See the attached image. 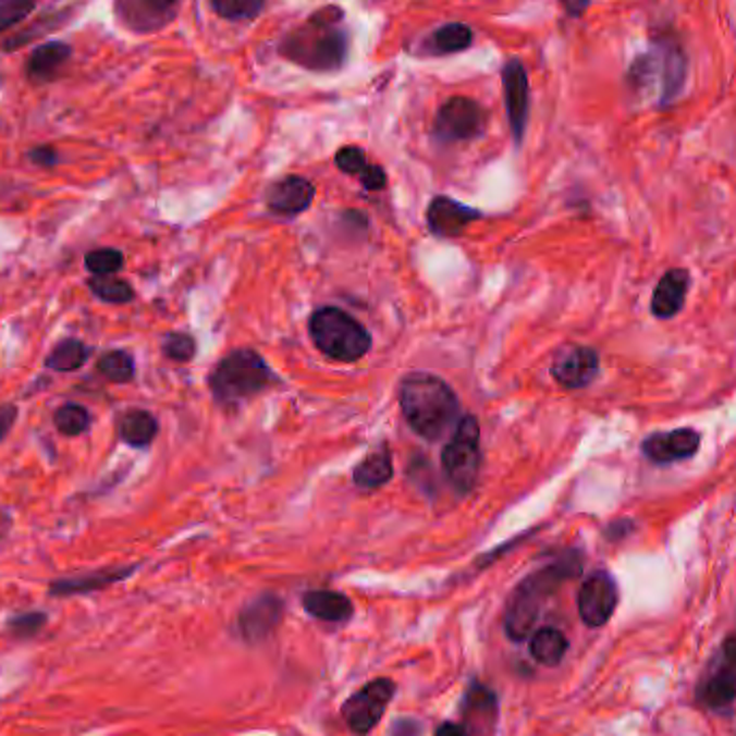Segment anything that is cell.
I'll list each match as a JSON object with an SVG mask.
<instances>
[{
	"instance_id": "cell-5",
	"label": "cell",
	"mask_w": 736,
	"mask_h": 736,
	"mask_svg": "<svg viewBox=\"0 0 736 736\" xmlns=\"http://www.w3.org/2000/svg\"><path fill=\"white\" fill-rule=\"evenodd\" d=\"M270 365L255 349H235L226 354L209 375V388L218 403H244L277 383Z\"/></svg>"
},
{
	"instance_id": "cell-41",
	"label": "cell",
	"mask_w": 736,
	"mask_h": 736,
	"mask_svg": "<svg viewBox=\"0 0 736 736\" xmlns=\"http://www.w3.org/2000/svg\"><path fill=\"white\" fill-rule=\"evenodd\" d=\"M562 4V9L571 15V17H579L584 15V11L588 9L590 0H557Z\"/></svg>"
},
{
	"instance_id": "cell-2",
	"label": "cell",
	"mask_w": 736,
	"mask_h": 736,
	"mask_svg": "<svg viewBox=\"0 0 736 736\" xmlns=\"http://www.w3.org/2000/svg\"><path fill=\"white\" fill-rule=\"evenodd\" d=\"M280 54L291 63L312 70H339L347 59V35L343 28V11L323 7L304 24L291 30L280 44Z\"/></svg>"
},
{
	"instance_id": "cell-35",
	"label": "cell",
	"mask_w": 736,
	"mask_h": 736,
	"mask_svg": "<svg viewBox=\"0 0 736 736\" xmlns=\"http://www.w3.org/2000/svg\"><path fill=\"white\" fill-rule=\"evenodd\" d=\"M162 352L167 358L175 363H189L196 354V341L184 332H173V334H167L162 343Z\"/></svg>"
},
{
	"instance_id": "cell-10",
	"label": "cell",
	"mask_w": 736,
	"mask_h": 736,
	"mask_svg": "<svg viewBox=\"0 0 736 736\" xmlns=\"http://www.w3.org/2000/svg\"><path fill=\"white\" fill-rule=\"evenodd\" d=\"M616 605H618V586L610 573L597 571L581 584L577 594V610L584 625L592 629L603 627L614 616Z\"/></svg>"
},
{
	"instance_id": "cell-4",
	"label": "cell",
	"mask_w": 736,
	"mask_h": 736,
	"mask_svg": "<svg viewBox=\"0 0 736 736\" xmlns=\"http://www.w3.org/2000/svg\"><path fill=\"white\" fill-rule=\"evenodd\" d=\"M687 81V52L680 37L672 28H657L650 35V50L636 57L629 68L627 83L634 91H648L659 85V103L670 106Z\"/></svg>"
},
{
	"instance_id": "cell-14",
	"label": "cell",
	"mask_w": 736,
	"mask_h": 736,
	"mask_svg": "<svg viewBox=\"0 0 736 736\" xmlns=\"http://www.w3.org/2000/svg\"><path fill=\"white\" fill-rule=\"evenodd\" d=\"M700 449V433L694 429H674L667 433H652L642 442V453L654 463H674L689 459Z\"/></svg>"
},
{
	"instance_id": "cell-18",
	"label": "cell",
	"mask_w": 736,
	"mask_h": 736,
	"mask_svg": "<svg viewBox=\"0 0 736 736\" xmlns=\"http://www.w3.org/2000/svg\"><path fill=\"white\" fill-rule=\"evenodd\" d=\"M689 291V274L685 270H670L657 282L652 293L650 310L659 319H670L678 315L685 306V297Z\"/></svg>"
},
{
	"instance_id": "cell-42",
	"label": "cell",
	"mask_w": 736,
	"mask_h": 736,
	"mask_svg": "<svg viewBox=\"0 0 736 736\" xmlns=\"http://www.w3.org/2000/svg\"><path fill=\"white\" fill-rule=\"evenodd\" d=\"M436 736H471L463 724H442Z\"/></svg>"
},
{
	"instance_id": "cell-43",
	"label": "cell",
	"mask_w": 736,
	"mask_h": 736,
	"mask_svg": "<svg viewBox=\"0 0 736 736\" xmlns=\"http://www.w3.org/2000/svg\"><path fill=\"white\" fill-rule=\"evenodd\" d=\"M722 657H724V661H728L731 665H735L736 667V640L735 638H731V640H726V645H724V648H722Z\"/></svg>"
},
{
	"instance_id": "cell-9",
	"label": "cell",
	"mask_w": 736,
	"mask_h": 736,
	"mask_svg": "<svg viewBox=\"0 0 736 736\" xmlns=\"http://www.w3.org/2000/svg\"><path fill=\"white\" fill-rule=\"evenodd\" d=\"M394 696L390 678H375L343 704V720L356 735H368L383 717Z\"/></svg>"
},
{
	"instance_id": "cell-26",
	"label": "cell",
	"mask_w": 736,
	"mask_h": 736,
	"mask_svg": "<svg viewBox=\"0 0 736 736\" xmlns=\"http://www.w3.org/2000/svg\"><path fill=\"white\" fill-rule=\"evenodd\" d=\"M392 474H394V465H392L390 451L379 449L356 465L354 482H356V487H363V489H377V487H383L385 482H390Z\"/></svg>"
},
{
	"instance_id": "cell-17",
	"label": "cell",
	"mask_w": 736,
	"mask_h": 736,
	"mask_svg": "<svg viewBox=\"0 0 736 736\" xmlns=\"http://www.w3.org/2000/svg\"><path fill=\"white\" fill-rule=\"evenodd\" d=\"M480 218V211L449 196H436L427 209L429 229L440 237L461 235L467 224Z\"/></svg>"
},
{
	"instance_id": "cell-1",
	"label": "cell",
	"mask_w": 736,
	"mask_h": 736,
	"mask_svg": "<svg viewBox=\"0 0 736 736\" xmlns=\"http://www.w3.org/2000/svg\"><path fill=\"white\" fill-rule=\"evenodd\" d=\"M401 412L409 429L427 442H438L455 431L459 422V398L455 390L431 372H409L398 390Z\"/></svg>"
},
{
	"instance_id": "cell-6",
	"label": "cell",
	"mask_w": 736,
	"mask_h": 736,
	"mask_svg": "<svg viewBox=\"0 0 736 736\" xmlns=\"http://www.w3.org/2000/svg\"><path fill=\"white\" fill-rule=\"evenodd\" d=\"M308 330L317 349L336 363H358L372 347L367 328L336 306L317 308L308 321Z\"/></svg>"
},
{
	"instance_id": "cell-8",
	"label": "cell",
	"mask_w": 736,
	"mask_h": 736,
	"mask_svg": "<svg viewBox=\"0 0 736 736\" xmlns=\"http://www.w3.org/2000/svg\"><path fill=\"white\" fill-rule=\"evenodd\" d=\"M487 114L482 106L469 97H451L436 114L433 136L440 143H463L484 132Z\"/></svg>"
},
{
	"instance_id": "cell-34",
	"label": "cell",
	"mask_w": 736,
	"mask_h": 736,
	"mask_svg": "<svg viewBox=\"0 0 736 736\" xmlns=\"http://www.w3.org/2000/svg\"><path fill=\"white\" fill-rule=\"evenodd\" d=\"M85 263L93 277H112L123 268V255L114 248H99L87 255Z\"/></svg>"
},
{
	"instance_id": "cell-25",
	"label": "cell",
	"mask_w": 736,
	"mask_h": 736,
	"mask_svg": "<svg viewBox=\"0 0 736 736\" xmlns=\"http://www.w3.org/2000/svg\"><path fill=\"white\" fill-rule=\"evenodd\" d=\"M158 429L160 427H158L156 416H151L149 412H143V409L127 412L119 422L121 440L130 446H136V449L149 446L156 440Z\"/></svg>"
},
{
	"instance_id": "cell-30",
	"label": "cell",
	"mask_w": 736,
	"mask_h": 736,
	"mask_svg": "<svg viewBox=\"0 0 736 736\" xmlns=\"http://www.w3.org/2000/svg\"><path fill=\"white\" fill-rule=\"evenodd\" d=\"M97 370L112 383H127L134 379V358L127 352L112 349L97 363Z\"/></svg>"
},
{
	"instance_id": "cell-3",
	"label": "cell",
	"mask_w": 736,
	"mask_h": 736,
	"mask_svg": "<svg viewBox=\"0 0 736 736\" xmlns=\"http://www.w3.org/2000/svg\"><path fill=\"white\" fill-rule=\"evenodd\" d=\"M581 573V557L577 552H566L553 560L552 564L528 575L511 594L504 610V631L513 642H524L539 618V612L548 597Z\"/></svg>"
},
{
	"instance_id": "cell-31",
	"label": "cell",
	"mask_w": 736,
	"mask_h": 736,
	"mask_svg": "<svg viewBox=\"0 0 736 736\" xmlns=\"http://www.w3.org/2000/svg\"><path fill=\"white\" fill-rule=\"evenodd\" d=\"M54 425L57 429L63 433V436H81L89 429L91 425V416L89 412L83 407V405H76V403H68L63 407L57 409L54 414Z\"/></svg>"
},
{
	"instance_id": "cell-37",
	"label": "cell",
	"mask_w": 736,
	"mask_h": 736,
	"mask_svg": "<svg viewBox=\"0 0 736 736\" xmlns=\"http://www.w3.org/2000/svg\"><path fill=\"white\" fill-rule=\"evenodd\" d=\"M46 625V616L44 614H24L17 616L9 623V629L17 636V638H30L35 636L41 627Z\"/></svg>"
},
{
	"instance_id": "cell-40",
	"label": "cell",
	"mask_w": 736,
	"mask_h": 736,
	"mask_svg": "<svg viewBox=\"0 0 736 736\" xmlns=\"http://www.w3.org/2000/svg\"><path fill=\"white\" fill-rule=\"evenodd\" d=\"M420 735V726L412 720H398L394 724V731H392V736H418Z\"/></svg>"
},
{
	"instance_id": "cell-36",
	"label": "cell",
	"mask_w": 736,
	"mask_h": 736,
	"mask_svg": "<svg viewBox=\"0 0 736 736\" xmlns=\"http://www.w3.org/2000/svg\"><path fill=\"white\" fill-rule=\"evenodd\" d=\"M35 7V0H0V30L22 22Z\"/></svg>"
},
{
	"instance_id": "cell-28",
	"label": "cell",
	"mask_w": 736,
	"mask_h": 736,
	"mask_svg": "<svg viewBox=\"0 0 736 736\" xmlns=\"http://www.w3.org/2000/svg\"><path fill=\"white\" fill-rule=\"evenodd\" d=\"M474 39V33L469 26L453 22V24H444L440 26L427 41V50H431L433 54H453V52H461L465 50Z\"/></svg>"
},
{
	"instance_id": "cell-29",
	"label": "cell",
	"mask_w": 736,
	"mask_h": 736,
	"mask_svg": "<svg viewBox=\"0 0 736 736\" xmlns=\"http://www.w3.org/2000/svg\"><path fill=\"white\" fill-rule=\"evenodd\" d=\"M87 358H89V349L81 341L68 339L54 347V352L46 360V367L57 372H74L87 363Z\"/></svg>"
},
{
	"instance_id": "cell-22",
	"label": "cell",
	"mask_w": 736,
	"mask_h": 736,
	"mask_svg": "<svg viewBox=\"0 0 736 736\" xmlns=\"http://www.w3.org/2000/svg\"><path fill=\"white\" fill-rule=\"evenodd\" d=\"M336 167L345 173V175H354V177H360L363 185L370 189V192H377V189H383L385 187V173L381 167L377 164H370L365 156V151L360 147H343L339 149L336 158H334Z\"/></svg>"
},
{
	"instance_id": "cell-19",
	"label": "cell",
	"mask_w": 736,
	"mask_h": 736,
	"mask_svg": "<svg viewBox=\"0 0 736 736\" xmlns=\"http://www.w3.org/2000/svg\"><path fill=\"white\" fill-rule=\"evenodd\" d=\"M736 700V667L724 661L698 687V702L707 709L722 711Z\"/></svg>"
},
{
	"instance_id": "cell-11",
	"label": "cell",
	"mask_w": 736,
	"mask_h": 736,
	"mask_svg": "<svg viewBox=\"0 0 736 736\" xmlns=\"http://www.w3.org/2000/svg\"><path fill=\"white\" fill-rule=\"evenodd\" d=\"M502 85H504V103H506L513 136L517 143H522L526 134V125H528V112H530V83H528V72L522 61L513 59L506 63L502 72Z\"/></svg>"
},
{
	"instance_id": "cell-38",
	"label": "cell",
	"mask_w": 736,
	"mask_h": 736,
	"mask_svg": "<svg viewBox=\"0 0 736 736\" xmlns=\"http://www.w3.org/2000/svg\"><path fill=\"white\" fill-rule=\"evenodd\" d=\"M28 158L39 167H54L59 162V156L52 147H37V149L30 151Z\"/></svg>"
},
{
	"instance_id": "cell-7",
	"label": "cell",
	"mask_w": 736,
	"mask_h": 736,
	"mask_svg": "<svg viewBox=\"0 0 736 736\" xmlns=\"http://www.w3.org/2000/svg\"><path fill=\"white\" fill-rule=\"evenodd\" d=\"M480 461V425L474 416H463L442 451V469L455 491L465 495L476 487Z\"/></svg>"
},
{
	"instance_id": "cell-39",
	"label": "cell",
	"mask_w": 736,
	"mask_h": 736,
	"mask_svg": "<svg viewBox=\"0 0 736 736\" xmlns=\"http://www.w3.org/2000/svg\"><path fill=\"white\" fill-rule=\"evenodd\" d=\"M17 416V407L15 405H2L0 407V440L11 431L13 422Z\"/></svg>"
},
{
	"instance_id": "cell-24",
	"label": "cell",
	"mask_w": 736,
	"mask_h": 736,
	"mask_svg": "<svg viewBox=\"0 0 736 736\" xmlns=\"http://www.w3.org/2000/svg\"><path fill=\"white\" fill-rule=\"evenodd\" d=\"M134 571V566L127 568H108V571H95V573H87V575H78V577H70V579H61L54 581L50 586V592L54 597H68V594H85V592H93L99 588H106L119 579H125L130 573Z\"/></svg>"
},
{
	"instance_id": "cell-27",
	"label": "cell",
	"mask_w": 736,
	"mask_h": 736,
	"mask_svg": "<svg viewBox=\"0 0 736 736\" xmlns=\"http://www.w3.org/2000/svg\"><path fill=\"white\" fill-rule=\"evenodd\" d=\"M568 650V640L562 631L553 629V627H545L539 629L532 638H530V654L535 657V661H539L545 667H555L562 663L564 654Z\"/></svg>"
},
{
	"instance_id": "cell-23",
	"label": "cell",
	"mask_w": 736,
	"mask_h": 736,
	"mask_svg": "<svg viewBox=\"0 0 736 736\" xmlns=\"http://www.w3.org/2000/svg\"><path fill=\"white\" fill-rule=\"evenodd\" d=\"M180 0H127L130 24L138 30H151L173 20Z\"/></svg>"
},
{
	"instance_id": "cell-12",
	"label": "cell",
	"mask_w": 736,
	"mask_h": 736,
	"mask_svg": "<svg viewBox=\"0 0 736 736\" xmlns=\"http://www.w3.org/2000/svg\"><path fill=\"white\" fill-rule=\"evenodd\" d=\"M552 375L564 388H584L599 375V356L581 345L562 347L553 356Z\"/></svg>"
},
{
	"instance_id": "cell-21",
	"label": "cell",
	"mask_w": 736,
	"mask_h": 736,
	"mask_svg": "<svg viewBox=\"0 0 736 736\" xmlns=\"http://www.w3.org/2000/svg\"><path fill=\"white\" fill-rule=\"evenodd\" d=\"M304 610L326 623H343L354 614V603L334 590H308L302 597Z\"/></svg>"
},
{
	"instance_id": "cell-20",
	"label": "cell",
	"mask_w": 736,
	"mask_h": 736,
	"mask_svg": "<svg viewBox=\"0 0 736 736\" xmlns=\"http://www.w3.org/2000/svg\"><path fill=\"white\" fill-rule=\"evenodd\" d=\"M70 54H72V48L63 41H50V44L35 48L26 61L28 78L37 85L57 78V74L63 70Z\"/></svg>"
},
{
	"instance_id": "cell-13",
	"label": "cell",
	"mask_w": 736,
	"mask_h": 736,
	"mask_svg": "<svg viewBox=\"0 0 736 736\" xmlns=\"http://www.w3.org/2000/svg\"><path fill=\"white\" fill-rule=\"evenodd\" d=\"M461 715H463V726L471 736H491L493 728L498 724V698L495 694L480 685L474 683L469 685L463 704H461Z\"/></svg>"
},
{
	"instance_id": "cell-16",
	"label": "cell",
	"mask_w": 736,
	"mask_h": 736,
	"mask_svg": "<svg viewBox=\"0 0 736 736\" xmlns=\"http://www.w3.org/2000/svg\"><path fill=\"white\" fill-rule=\"evenodd\" d=\"M282 618V601L274 594H263L248 603L240 614V629L246 642H261L278 627Z\"/></svg>"
},
{
	"instance_id": "cell-33",
	"label": "cell",
	"mask_w": 736,
	"mask_h": 736,
	"mask_svg": "<svg viewBox=\"0 0 736 736\" xmlns=\"http://www.w3.org/2000/svg\"><path fill=\"white\" fill-rule=\"evenodd\" d=\"M266 0H211L213 11L226 20H250L263 11Z\"/></svg>"
},
{
	"instance_id": "cell-32",
	"label": "cell",
	"mask_w": 736,
	"mask_h": 736,
	"mask_svg": "<svg viewBox=\"0 0 736 736\" xmlns=\"http://www.w3.org/2000/svg\"><path fill=\"white\" fill-rule=\"evenodd\" d=\"M89 286L99 299L110 304H127L134 299V289L121 278L93 277Z\"/></svg>"
},
{
	"instance_id": "cell-15",
	"label": "cell",
	"mask_w": 736,
	"mask_h": 736,
	"mask_svg": "<svg viewBox=\"0 0 736 736\" xmlns=\"http://www.w3.org/2000/svg\"><path fill=\"white\" fill-rule=\"evenodd\" d=\"M315 200V185L310 184L306 177H297V175H289L284 180H280L277 184L268 189L266 203L268 209L277 216H299L304 213Z\"/></svg>"
}]
</instances>
